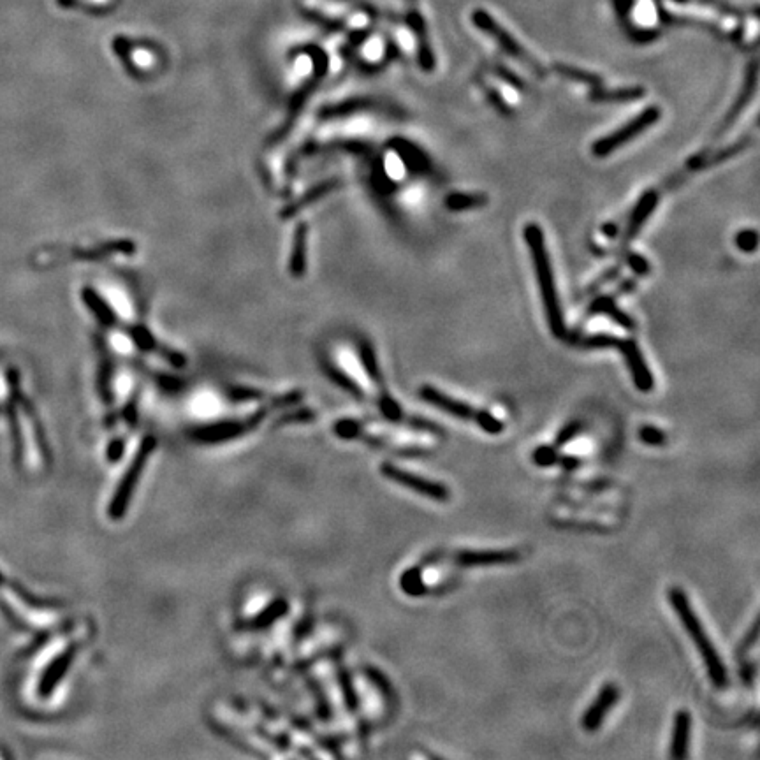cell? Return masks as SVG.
<instances>
[{
	"instance_id": "obj_13",
	"label": "cell",
	"mask_w": 760,
	"mask_h": 760,
	"mask_svg": "<svg viewBox=\"0 0 760 760\" xmlns=\"http://www.w3.org/2000/svg\"><path fill=\"white\" fill-rule=\"evenodd\" d=\"M753 88H755V67H752L750 80H748V83H746V87L743 88V92H741V95H739V99L736 101V104H734V108L729 111V115H727V118H725L724 124H722V127H720V131L715 134V138H720L722 134H725V132L729 131V127H731V125L734 124L736 120H738L739 115H741V111H743V108H745L746 104H748V101H750V97H752Z\"/></svg>"
},
{
	"instance_id": "obj_20",
	"label": "cell",
	"mask_w": 760,
	"mask_h": 760,
	"mask_svg": "<svg viewBox=\"0 0 760 760\" xmlns=\"http://www.w3.org/2000/svg\"><path fill=\"white\" fill-rule=\"evenodd\" d=\"M583 430V423L581 421H570L567 426H563L562 430L558 432L555 440V447L567 446L569 442L576 439L579 433Z\"/></svg>"
},
{
	"instance_id": "obj_2",
	"label": "cell",
	"mask_w": 760,
	"mask_h": 760,
	"mask_svg": "<svg viewBox=\"0 0 760 760\" xmlns=\"http://www.w3.org/2000/svg\"><path fill=\"white\" fill-rule=\"evenodd\" d=\"M669 602H671V606H673L676 614L680 616L681 623H683V627L687 630L688 637L694 641L695 648H697L699 655L704 660L711 683L717 688L727 687L729 674H727L724 660L718 655L715 644L711 643V639H709L706 630L702 627L701 620L695 614L694 607L690 604V600H688L685 592L681 588H678V586H673L669 590Z\"/></svg>"
},
{
	"instance_id": "obj_7",
	"label": "cell",
	"mask_w": 760,
	"mask_h": 760,
	"mask_svg": "<svg viewBox=\"0 0 760 760\" xmlns=\"http://www.w3.org/2000/svg\"><path fill=\"white\" fill-rule=\"evenodd\" d=\"M454 565L472 569V567H495L518 562L519 553L514 549H495V551H458L449 556Z\"/></svg>"
},
{
	"instance_id": "obj_27",
	"label": "cell",
	"mask_w": 760,
	"mask_h": 760,
	"mask_svg": "<svg viewBox=\"0 0 760 760\" xmlns=\"http://www.w3.org/2000/svg\"><path fill=\"white\" fill-rule=\"evenodd\" d=\"M382 55V44L380 41H372V43L366 44L365 59L377 60Z\"/></svg>"
},
{
	"instance_id": "obj_25",
	"label": "cell",
	"mask_w": 760,
	"mask_h": 760,
	"mask_svg": "<svg viewBox=\"0 0 760 760\" xmlns=\"http://www.w3.org/2000/svg\"><path fill=\"white\" fill-rule=\"evenodd\" d=\"M111 342H113V347H115L117 351L122 352V354H129V352H131V338L125 337V335H122V333H115Z\"/></svg>"
},
{
	"instance_id": "obj_22",
	"label": "cell",
	"mask_w": 760,
	"mask_h": 760,
	"mask_svg": "<svg viewBox=\"0 0 760 760\" xmlns=\"http://www.w3.org/2000/svg\"><path fill=\"white\" fill-rule=\"evenodd\" d=\"M131 60L136 66L141 67V69H148V67L154 66V55L145 50V48L134 50Z\"/></svg>"
},
{
	"instance_id": "obj_1",
	"label": "cell",
	"mask_w": 760,
	"mask_h": 760,
	"mask_svg": "<svg viewBox=\"0 0 760 760\" xmlns=\"http://www.w3.org/2000/svg\"><path fill=\"white\" fill-rule=\"evenodd\" d=\"M525 240H527L528 250H530L532 261H534L535 273L539 278L542 303H544L546 315H548L549 328L556 338L567 340V329H565L562 307H560V300H558L553 266H551V259H549L548 250H546L541 226L539 224H528L525 227Z\"/></svg>"
},
{
	"instance_id": "obj_24",
	"label": "cell",
	"mask_w": 760,
	"mask_h": 760,
	"mask_svg": "<svg viewBox=\"0 0 760 760\" xmlns=\"http://www.w3.org/2000/svg\"><path fill=\"white\" fill-rule=\"evenodd\" d=\"M741 681L745 683L746 687H752L753 680H755V676H757V665L753 664V662H743V665H741Z\"/></svg>"
},
{
	"instance_id": "obj_23",
	"label": "cell",
	"mask_w": 760,
	"mask_h": 760,
	"mask_svg": "<svg viewBox=\"0 0 760 760\" xmlns=\"http://www.w3.org/2000/svg\"><path fill=\"white\" fill-rule=\"evenodd\" d=\"M757 639H759V620H755V622H753L752 630L746 634L745 639H743V643L739 644V655H743L745 651L750 650L753 644L757 643Z\"/></svg>"
},
{
	"instance_id": "obj_15",
	"label": "cell",
	"mask_w": 760,
	"mask_h": 760,
	"mask_svg": "<svg viewBox=\"0 0 760 760\" xmlns=\"http://www.w3.org/2000/svg\"><path fill=\"white\" fill-rule=\"evenodd\" d=\"M400 586L403 592L410 597H421L428 590V586L423 583V567L416 565L412 569H407L400 578Z\"/></svg>"
},
{
	"instance_id": "obj_6",
	"label": "cell",
	"mask_w": 760,
	"mask_h": 760,
	"mask_svg": "<svg viewBox=\"0 0 760 760\" xmlns=\"http://www.w3.org/2000/svg\"><path fill=\"white\" fill-rule=\"evenodd\" d=\"M380 472L388 477L389 481H395V483L402 484L409 490H414L423 497L435 500V502H447L451 498V491L447 490V486L437 481H430L426 477L421 475L412 474L407 472L403 468L395 467L391 463H384Z\"/></svg>"
},
{
	"instance_id": "obj_14",
	"label": "cell",
	"mask_w": 760,
	"mask_h": 760,
	"mask_svg": "<svg viewBox=\"0 0 760 760\" xmlns=\"http://www.w3.org/2000/svg\"><path fill=\"white\" fill-rule=\"evenodd\" d=\"M644 95L643 88H622V90H595L592 94L593 101L599 103H630L637 101Z\"/></svg>"
},
{
	"instance_id": "obj_26",
	"label": "cell",
	"mask_w": 760,
	"mask_h": 760,
	"mask_svg": "<svg viewBox=\"0 0 760 760\" xmlns=\"http://www.w3.org/2000/svg\"><path fill=\"white\" fill-rule=\"evenodd\" d=\"M629 264L632 266V270H636L639 275H646L650 271L648 261L641 256H637V254H629Z\"/></svg>"
},
{
	"instance_id": "obj_4",
	"label": "cell",
	"mask_w": 760,
	"mask_h": 760,
	"mask_svg": "<svg viewBox=\"0 0 760 760\" xmlns=\"http://www.w3.org/2000/svg\"><path fill=\"white\" fill-rule=\"evenodd\" d=\"M660 110L657 106H650L646 110L641 111L636 118H632L630 122L620 127L618 131L607 134L604 138H600L599 141L593 143L592 152L595 157H607V155L613 154L614 150L625 147L629 141L641 136L644 131H648L651 125L657 124L660 120Z\"/></svg>"
},
{
	"instance_id": "obj_16",
	"label": "cell",
	"mask_w": 760,
	"mask_h": 760,
	"mask_svg": "<svg viewBox=\"0 0 760 760\" xmlns=\"http://www.w3.org/2000/svg\"><path fill=\"white\" fill-rule=\"evenodd\" d=\"M486 203H488V198L484 194H451L446 199L447 208L453 212L470 210V208H477V206H483Z\"/></svg>"
},
{
	"instance_id": "obj_3",
	"label": "cell",
	"mask_w": 760,
	"mask_h": 760,
	"mask_svg": "<svg viewBox=\"0 0 760 760\" xmlns=\"http://www.w3.org/2000/svg\"><path fill=\"white\" fill-rule=\"evenodd\" d=\"M419 396L421 400L426 403H430L433 407L446 412L449 416L458 417V419H467V421H474L479 428H483L484 432L490 433V435H498V433L504 432V423L493 416L488 410L474 409L472 405L468 403L460 402L456 398L442 393L433 386H423L419 389Z\"/></svg>"
},
{
	"instance_id": "obj_19",
	"label": "cell",
	"mask_w": 760,
	"mask_h": 760,
	"mask_svg": "<svg viewBox=\"0 0 760 760\" xmlns=\"http://www.w3.org/2000/svg\"><path fill=\"white\" fill-rule=\"evenodd\" d=\"M556 449H558V447L555 446L537 447L534 454H532V460H534L535 465H539V467H553V465H556V463L560 461V456H558V451H556Z\"/></svg>"
},
{
	"instance_id": "obj_12",
	"label": "cell",
	"mask_w": 760,
	"mask_h": 760,
	"mask_svg": "<svg viewBox=\"0 0 760 760\" xmlns=\"http://www.w3.org/2000/svg\"><path fill=\"white\" fill-rule=\"evenodd\" d=\"M658 199H660V194H658L657 190H650V192L644 194L643 198L639 199L636 210H634L632 217H630L625 236H623V243L625 245H629L632 242V238L641 231L644 222L650 219L651 213L657 208Z\"/></svg>"
},
{
	"instance_id": "obj_10",
	"label": "cell",
	"mask_w": 760,
	"mask_h": 760,
	"mask_svg": "<svg viewBox=\"0 0 760 760\" xmlns=\"http://www.w3.org/2000/svg\"><path fill=\"white\" fill-rule=\"evenodd\" d=\"M475 22L479 23L481 27H483L484 30H488L490 32L491 36L497 37L498 41H500V44L504 46L505 50L507 52L511 53V55H514L516 59H521L525 64H527L532 71H534L535 74H539V76H544V69H542L541 64L537 62V60L530 59V55H528L521 46H519L514 39H512L509 34H505L504 30L500 29V27H497L495 23L491 22V20H488L486 16H483V13H477V16H475Z\"/></svg>"
},
{
	"instance_id": "obj_28",
	"label": "cell",
	"mask_w": 760,
	"mask_h": 760,
	"mask_svg": "<svg viewBox=\"0 0 760 760\" xmlns=\"http://www.w3.org/2000/svg\"><path fill=\"white\" fill-rule=\"evenodd\" d=\"M558 465L567 468V470H574V468H578L579 465H581V460H579V458H574V456H563V458L560 456Z\"/></svg>"
},
{
	"instance_id": "obj_18",
	"label": "cell",
	"mask_w": 760,
	"mask_h": 760,
	"mask_svg": "<svg viewBox=\"0 0 760 760\" xmlns=\"http://www.w3.org/2000/svg\"><path fill=\"white\" fill-rule=\"evenodd\" d=\"M639 440L643 444H646V446H664V444H667V433L664 430H660V428L646 424L643 428H639Z\"/></svg>"
},
{
	"instance_id": "obj_8",
	"label": "cell",
	"mask_w": 760,
	"mask_h": 760,
	"mask_svg": "<svg viewBox=\"0 0 760 760\" xmlns=\"http://www.w3.org/2000/svg\"><path fill=\"white\" fill-rule=\"evenodd\" d=\"M616 349L622 351L623 358L627 361V366H629V372L632 375V379H634L636 388L639 391H643V393H648V391L655 388V380H653L650 368L644 363L643 354L639 351L636 340L622 338Z\"/></svg>"
},
{
	"instance_id": "obj_17",
	"label": "cell",
	"mask_w": 760,
	"mask_h": 760,
	"mask_svg": "<svg viewBox=\"0 0 760 760\" xmlns=\"http://www.w3.org/2000/svg\"><path fill=\"white\" fill-rule=\"evenodd\" d=\"M108 300H110L111 307L115 308V312L122 319H132L134 317V307H132L131 300L125 296L122 289H118V287L108 289Z\"/></svg>"
},
{
	"instance_id": "obj_21",
	"label": "cell",
	"mask_w": 760,
	"mask_h": 760,
	"mask_svg": "<svg viewBox=\"0 0 760 760\" xmlns=\"http://www.w3.org/2000/svg\"><path fill=\"white\" fill-rule=\"evenodd\" d=\"M757 243H759V240H757V233L755 231L746 229V231H741L738 234V247L741 250H745V252H753V250L757 249Z\"/></svg>"
},
{
	"instance_id": "obj_11",
	"label": "cell",
	"mask_w": 760,
	"mask_h": 760,
	"mask_svg": "<svg viewBox=\"0 0 760 760\" xmlns=\"http://www.w3.org/2000/svg\"><path fill=\"white\" fill-rule=\"evenodd\" d=\"M690 732H692V715L681 709L674 715L673 734H671V759L681 760L688 755L690 745Z\"/></svg>"
},
{
	"instance_id": "obj_5",
	"label": "cell",
	"mask_w": 760,
	"mask_h": 760,
	"mask_svg": "<svg viewBox=\"0 0 760 760\" xmlns=\"http://www.w3.org/2000/svg\"><path fill=\"white\" fill-rule=\"evenodd\" d=\"M154 446L155 440L152 439V437H147L145 442L139 447L136 458L132 460L131 467L127 470V474L124 475V481H122L117 488V495L111 500V518H122V514H124L125 509H127V504H129V500H131L132 491H134L136 483H138L136 477L141 474V470H143L145 463H147L148 456L154 451Z\"/></svg>"
},
{
	"instance_id": "obj_9",
	"label": "cell",
	"mask_w": 760,
	"mask_h": 760,
	"mask_svg": "<svg viewBox=\"0 0 760 760\" xmlns=\"http://www.w3.org/2000/svg\"><path fill=\"white\" fill-rule=\"evenodd\" d=\"M618 697H620V690L614 683H607L600 688L599 695L595 697V701L590 704V708L586 709L585 715H583L585 731L595 732L599 729L604 718L607 717V713L614 708Z\"/></svg>"
}]
</instances>
